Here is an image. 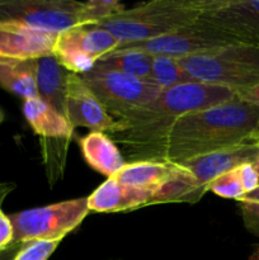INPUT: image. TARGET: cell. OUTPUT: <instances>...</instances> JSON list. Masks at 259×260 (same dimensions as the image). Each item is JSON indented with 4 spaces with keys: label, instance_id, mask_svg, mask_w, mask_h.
<instances>
[{
    "label": "cell",
    "instance_id": "1",
    "mask_svg": "<svg viewBox=\"0 0 259 260\" xmlns=\"http://www.w3.org/2000/svg\"><path fill=\"white\" fill-rule=\"evenodd\" d=\"M258 129L259 108L236 95L213 108L179 117L146 144L124 147V155L130 161L182 164L249 141Z\"/></svg>",
    "mask_w": 259,
    "mask_h": 260
},
{
    "label": "cell",
    "instance_id": "2",
    "mask_svg": "<svg viewBox=\"0 0 259 260\" xmlns=\"http://www.w3.org/2000/svg\"><path fill=\"white\" fill-rule=\"evenodd\" d=\"M236 98V91L215 84L190 81L164 89L150 103L117 119L118 129L109 135L124 147H136L154 139L173 121Z\"/></svg>",
    "mask_w": 259,
    "mask_h": 260
},
{
    "label": "cell",
    "instance_id": "3",
    "mask_svg": "<svg viewBox=\"0 0 259 260\" xmlns=\"http://www.w3.org/2000/svg\"><path fill=\"white\" fill-rule=\"evenodd\" d=\"M212 7V0H152L101 20L121 42H145L174 32L195 22Z\"/></svg>",
    "mask_w": 259,
    "mask_h": 260
},
{
    "label": "cell",
    "instance_id": "4",
    "mask_svg": "<svg viewBox=\"0 0 259 260\" xmlns=\"http://www.w3.org/2000/svg\"><path fill=\"white\" fill-rule=\"evenodd\" d=\"M123 9L116 0H0V22L58 35L76 25L96 24Z\"/></svg>",
    "mask_w": 259,
    "mask_h": 260
},
{
    "label": "cell",
    "instance_id": "5",
    "mask_svg": "<svg viewBox=\"0 0 259 260\" xmlns=\"http://www.w3.org/2000/svg\"><path fill=\"white\" fill-rule=\"evenodd\" d=\"M178 61L193 80L201 83L226 86L235 91L259 84V43H233Z\"/></svg>",
    "mask_w": 259,
    "mask_h": 260
},
{
    "label": "cell",
    "instance_id": "6",
    "mask_svg": "<svg viewBox=\"0 0 259 260\" xmlns=\"http://www.w3.org/2000/svg\"><path fill=\"white\" fill-rule=\"evenodd\" d=\"M243 42L235 33L203 13L200 18L174 32L145 42L127 43L118 48L142 51L150 55H165L175 58L210 52L233 43Z\"/></svg>",
    "mask_w": 259,
    "mask_h": 260
},
{
    "label": "cell",
    "instance_id": "7",
    "mask_svg": "<svg viewBox=\"0 0 259 260\" xmlns=\"http://www.w3.org/2000/svg\"><path fill=\"white\" fill-rule=\"evenodd\" d=\"M90 210L88 197L63 201L9 215L14 243L61 240L81 225Z\"/></svg>",
    "mask_w": 259,
    "mask_h": 260
},
{
    "label": "cell",
    "instance_id": "8",
    "mask_svg": "<svg viewBox=\"0 0 259 260\" xmlns=\"http://www.w3.org/2000/svg\"><path fill=\"white\" fill-rule=\"evenodd\" d=\"M22 111L32 131L40 137L46 174L50 184L53 185L65 172L69 147L75 128L63 114L58 113L40 96L24 101Z\"/></svg>",
    "mask_w": 259,
    "mask_h": 260
},
{
    "label": "cell",
    "instance_id": "9",
    "mask_svg": "<svg viewBox=\"0 0 259 260\" xmlns=\"http://www.w3.org/2000/svg\"><path fill=\"white\" fill-rule=\"evenodd\" d=\"M80 76L116 121L126 117L134 109L150 103L163 90L149 80L101 66H94Z\"/></svg>",
    "mask_w": 259,
    "mask_h": 260
},
{
    "label": "cell",
    "instance_id": "10",
    "mask_svg": "<svg viewBox=\"0 0 259 260\" xmlns=\"http://www.w3.org/2000/svg\"><path fill=\"white\" fill-rule=\"evenodd\" d=\"M119 46L121 42L102 25L81 24L58 33L53 56L69 73L83 75Z\"/></svg>",
    "mask_w": 259,
    "mask_h": 260
},
{
    "label": "cell",
    "instance_id": "11",
    "mask_svg": "<svg viewBox=\"0 0 259 260\" xmlns=\"http://www.w3.org/2000/svg\"><path fill=\"white\" fill-rule=\"evenodd\" d=\"M65 117L71 126L85 127L90 132L114 134L118 122L106 111L95 94L78 74L68 76L65 91Z\"/></svg>",
    "mask_w": 259,
    "mask_h": 260
},
{
    "label": "cell",
    "instance_id": "12",
    "mask_svg": "<svg viewBox=\"0 0 259 260\" xmlns=\"http://www.w3.org/2000/svg\"><path fill=\"white\" fill-rule=\"evenodd\" d=\"M256 159H259V144L249 140L243 144L195 157L178 165L187 169L195 178L198 188L206 193L207 185L213 179L245 162H254Z\"/></svg>",
    "mask_w": 259,
    "mask_h": 260
},
{
    "label": "cell",
    "instance_id": "13",
    "mask_svg": "<svg viewBox=\"0 0 259 260\" xmlns=\"http://www.w3.org/2000/svg\"><path fill=\"white\" fill-rule=\"evenodd\" d=\"M57 35L18 22H0V58L29 61L53 56Z\"/></svg>",
    "mask_w": 259,
    "mask_h": 260
},
{
    "label": "cell",
    "instance_id": "14",
    "mask_svg": "<svg viewBox=\"0 0 259 260\" xmlns=\"http://www.w3.org/2000/svg\"><path fill=\"white\" fill-rule=\"evenodd\" d=\"M157 205L156 189H141L108 178L88 197L90 212L116 213Z\"/></svg>",
    "mask_w": 259,
    "mask_h": 260
},
{
    "label": "cell",
    "instance_id": "15",
    "mask_svg": "<svg viewBox=\"0 0 259 260\" xmlns=\"http://www.w3.org/2000/svg\"><path fill=\"white\" fill-rule=\"evenodd\" d=\"M205 14L243 42L259 43V0H213Z\"/></svg>",
    "mask_w": 259,
    "mask_h": 260
},
{
    "label": "cell",
    "instance_id": "16",
    "mask_svg": "<svg viewBox=\"0 0 259 260\" xmlns=\"http://www.w3.org/2000/svg\"><path fill=\"white\" fill-rule=\"evenodd\" d=\"M79 146L89 167L106 175L107 179L116 177L127 164L116 142L104 132H89L79 140Z\"/></svg>",
    "mask_w": 259,
    "mask_h": 260
},
{
    "label": "cell",
    "instance_id": "17",
    "mask_svg": "<svg viewBox=\"0 0 259 260\" xmlns=\"http://www.w3.org/2000/svg\"><path fill=\"white\" fill-rule=\"evenodd\" d=\"M180 170V165L172 162L139 160L127 162L113 178L130 187L155 190L177 178Z\"/></svg>",
    "mask_w": 259,
    "mask_h": 260
},
{
    "label": "cell",
    "instance_id": "18",
    "mask_svg": "<svg viewBox=\"0 0 259 260\" xmlns=\"http://www.w3.org/2000/svg\"><path fill=\"white\" fill-rule=\"evenodd\" d=\"M38 95L65 116V91L69 71L60 65L55 56L33 60Z\"/></svg>",
    "mask_w": 259,
    "mask_h": 260
},
{
    "label": "cell",
    "instance_id": "19",
    "mask_svg": "<svg viewBox=\"0 0 259 260\" xmlns=\"http://www.w3.org/2000/svg\"><path fill=\"white\" fill-rule=\"evenodd\" d=\"M0 88L19 98H38L33 60L18 61L0 58Z\"/></svg>",
    "mask_w": 259,
    "mask_h": 260
},
{
    "label": "cell",
    "instance_id": "20",
    "mask_svg": "<svg viewBox=\"0 0 259 260\" xmlns=\"http://www.w3.org/2000/svg\"><path fill=\"white\" fill-rule=\"evenodd\" d=\"M95 66L119 71L137 79L149 80L152 68V55L142 51L117 48L102 57Z\"/></svg>",
    "mask_w": 259,
    "mask_h": 260
},
{
    "label": "cell",
    "instance_id": "21",
    "mask_svg": "<svg viewBox=\"0 0 259 260\" xmlns=\"http://www.w3.org/2000/svg\"><path fill=\"white\" fill-rule=\"evenodd\" d=\"M149 81L164 90L172 86L196 80H193L185 73L178 58L165 55H152V68Z\"/></svg>",
    "mask_w": 259,
    "mask_h": 260
},
{
    "label": "cell",
    "instance_id": "22",
    "mask_svg": "<svg viewBox=\"0 0 259 260\" xmlns=\"http://www.w3.org/2000/svg\"><path fill=\"white\" fill-rule=\"evenodd\" d=\"M215 193L216 196L222 198H230V200H240L244 194L243 184L240 182L238 172L236 169L231 170V172L225 173V174L220 175L216 179H213L210 184L207 185V192Z\"/></svg>",
    "mask_w": 259,
    "mask_h": 260
},
{
    "label": "cell",
    "instance_id": "23",
    "mask_svg": "<svg viewBox=\"0 0 259 260\" xmlns=\"http://www.w3.org/2000/svg\"><path fill=\"white\" fill-rule=\"evenodd\" d=\"M60 244L61 240L24 243L23 248L13 260H48Z\"/></svg>",
    "mask_w": 259,
    "mask_h": 260
},
{
    "label": "cell",
    "instance_id": "24",
    "mask_svg": "<svg viewBox=\"0 0 259 260\" xmlns=\"http://www.w3.org/2000/svg\"><path fill=\"white\" fill-rule=\"evenodd\" d=\"M244 226L254 236L259 238V203L238 202Z\"/></svg>",
    "mask_w": 259,
    "mask_h": 260
},
{
    "label": "cell",
    "instance_id": "25",
    "mask_svg": "<svg viewBox=\"0 0 259 260\" xmlns=\"http://www.w3.org/2000/svg\"><path fill=\"white\" fill-rule=\"evenodd\" d=\"M236 172H238L245 193L251 192L259 187V174L256 172L254 162H245V164L240 165V167L236 168Z\"/></svg>",
    "mask_w": 259,
    "mask_h": 260
},
{
    "label": "cell",
    "instance_id": "26",
    "mask_svg": "<svg viewBox=\"0 0 259 260\" xmlns=\"http://www.w3.org/2000/svg\"><path fill=\"white\" fill-rule=\"evenodd\" d=\"M14 244V230L9 216L5 215L0 208V251Z\"/></svg>",
    "mask_w": 259,
    "mask_h": 260
},
{
    "label": "cell",
    "instance_id": "27",
    "mask_svg": "<svg viewBox=\"0 0 259 260\" xmlns=\"http://www.w3.org/2000/svg\"><path fill=\"white\" fill-rule=\"evenodd\" d=\"M236 95H238V98H240L241 101L248 102V103L253 104V106L259 108V84L251 86V88L236 91Z\"/></svg>",
    "mask_w": 259,
    "mask_h": 260
},
{
    "label": "cell",
    "instance_id": "28",
    "mask_svg": "<svg viewBox=\"0 0 259 260\" xmlns=\"http://www.w3.org/2000/svg\"><path fill=\"white\" fill-rule=\"evenodd\" d=\"M23 245H24L23 243L12 244V245H10L8 249L0 251V260H13L15 258V255L19 253L20 249L23 248Z\"/></svg>",
    "mask_w": 259,
    "mask_h": 260
},
{
    "label": "cell",
    "instance_id": "29",
    "mask_svg": "<svg viewBox=\"0 0 259 260\" xmlns=\"http://www.w3.org/2000/svg\"><path fill=\"white\" fill-rule=\"evenodd\" d=\"M15 189V184L12 182H0V208L3 202L8 198V196Z\"/></svg>",
    "mask_w": 259,
    "mask_h": 260
},
{
    "label": "cell",
    "instance_id": "30",
    "mask_svg": "<svg viewBox=\"0 0 259 260\" xmlns=\"http://www.w3.org/2000/svg\"><path fill=\"white\" fill-rule=\"evenodd\" d=\"M236 202H258L259 203V187L255 188L251 192L245 193L240 200H238Z\"/></svg>",
    "mask_w": 259,
    "mask_h": 260
},
{
    "label": "cell",
    "instance_id": "31",
    "mask_svg": "<svg viewBox=\"0 0 259 260\" xmlns=\"http://www.w3.org/2000/svg\"><path fill=\"white\" fill-rule=\"evenodd\" d=\"M249 260H259V245L256 246L255 250L253 251V254H251L250 258H249Z\"/></svg>",
    "mask_w": 259,
    "mask_h": 260
},
{
    "label": "cell",
    "instance_id": "32",
    "mask_svg": "<svg viewBox=\"0 0 259 260\" xmlns=\"http://www.w3.org/2000/svg\"><path fill=\"white\" fill-rule=\"evenodd\" d=\"M250 141H254V142H256V144H259V129L253 135V136H251Z\"/></svg>",
    "mask_w": 259,
    "mask_h": 260
},
{
    "label": "cell",
    "instance_id": "33",
    "mask_svg": "<svg viewBox=\"0 0 259 260\" xmlns=\"http://www.w3.org/2000/svg\"><path fill=\"white\" fill-rule=\"evenodd\" d=\"M4 112H3V109L0 108V123H3V121H4Z\"/></svg>",
    "mask_w": 259,
    "mask_h": 260
},
{
    "label": "cell",
    "instance_id": "34",
    "mask_svg": "<svg viewBox=\"0 0 259 260\" xmlns=\"http://www.w3.org/2000/svg\"><path fill=\"white\" fill-rule=\"evenodd\" d=\"M254 165H255V169H256V172H258V174H259V159H256L255 161H254Z\"/></svg>",
    "mask_w": 259,
    "mask_h": 260
}]
</instances>
